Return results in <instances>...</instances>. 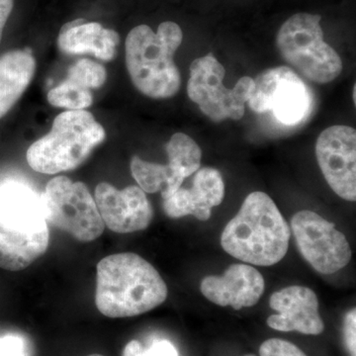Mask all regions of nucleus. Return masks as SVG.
<instances>
[{"mask_svg":"<svg viewBox=\"0 0 356 356\" xmlns=\"http://www.w3.org/2000/svg\"><path fill=\"white\" fill-rule=\"evenodd\" d=\"M168 295L161 274L140 255L112 254L97 264L95 304L106 317L142 315L161 305Z\"/></svg>","mask_w":356,"mask_h":356,"instance_id":"obj_1","label":"nucleus"},{"mask_svg":"<svg viewBox=\"0 0 356 356\" xmlns=\"http://www.w3.org/2000/svg\"><path fill=\"white\" fill-rule=\"evenodd\" d=\"M289 226L273 199L261 191L248 195L221 236L225 252L247 264L271 266L284 259Z\"/></svg>","mask_w":356,"mask_h":356,"instance_id":"obj_2","label":"nucleus"},{"mask_svg":"<svg viewBox=\"0 0 356 356\" xmlns=\"http://www.w3.org/2000/svg\"><path fill=\"white\" fill-rule=\"evenodd\" d=\"M184 34L177 23H161L158 32L139 25L129 32L125 42L126 65L136 88L147 97L166 99L177 95L181 77L173 57Z\"/></svg>","mask_w":356,"mask_h":356,"instance_id":"obj_3","label":"nucleus"},{"mask_svg":"<svg viewBox=\"0 0 356 356\" xmlns=\"http://www.w3.org/2000/svg\"><path fill=\"white\" fill-rule=\"evenodd\" d=\"M106 138L104 128L86 110H69L56 117L50 132L33 143L28 165L35 172L56 175L74 170Z\"/></svg>","mask_w":356,"mask_h":356,"instance_id":"obj_4","label":"nucleus"},{"mask_svg":"<svg viewBox=\"0 0 356 356\" xmlns=\"http://www.w3.org/2000/svg\"><path fill=\"white\" fill-rule=\"evenodd\" d=\"M320 15L297 13L285 21L276 44L285 60L314 83H329L343 72V60L324 41Z\"/></svg>","mask_w":356,"mask_h":356,"instance_id":"obj_5","label":"nucleus"},{"mask_svg":"<svg viewBox=\"0 0 356 356\" xmlns=\"http://www.w3.org/2000/svg\"><path fill=\"white\" fill-rule=\"evenodd\" d=\"M254 81L248 105L257 114H270L282 128L305 123L313 112L312 90L296 72L287 67L264 70Z\"/></svg>","mask_w":356,"mask_h":356,"instance_id":"obj_6","label":"nucleus"},{"mask_svg":"<svg viewBox=\"0 0 356 356\" xmlns=\"http://www.w3.org/2000/svg\"><path fill=\"white\" fill-rule=\"evenodd\" d=\"M226 70L221 63L208 54L196 58L191 65V79L187 84L189 98L211 120L220 123L232 119L240 120L245 115V103L254 90V79L243 76L235 88L222 84Z\"/></svg>","mask_w":356,"mask_h":356,"instance_id":"obj_7","label":"nucleus"},{"mask_svg":"<svg viewBox=\"0 0 356 356\" xmlns=\"http://www.w3.org/2000/svg\"><path fill=\"white\" fill-rule=\"evenodd\" d=\"M44 219L81 242H92L104 231L95 200L83 182L54 177L42 195Z\"/></svg>","mask_w":356,"mask_h":356,"instance_id":"obj_8","label":"nucleus"},{"mask_svg":"<svg viewBox=\"0 0 356 356\" xmlns=\"http://www.w3.org/2000/svg\"><path fill=\"white\" fill-rule=\"evenodd\" d=\"M291 228L299 252L318 273L332 274L350 264L353 252L346 236L317 213L300 211Z\"/></svg>","mask_w":356,"mask_h":356,"instance_id":"obj_9","label":"nucleus"},{"mask_svg":"<svg viewBox=\"0 0 356 356\" xmlns=\"http://www.w3.org/2000/svg\"><path fill=\"white\" fill-rule=\"evenodd\" d=\"M316 156L323 175L334 193L350 202L356 200V132L337 125L320 134Z\"/></svg>","mask_w":356,"mask_h":356,"instance_id":"obj_10","label":"nucleus"},{"mask_svg":"<svg viewBox=\"0 0 356 356\" xmlns=\"http://www.w3.org/2000/svg\"><path fill=\"white\" fill-rule=\"evenodd\" d=\"M95 200L103 222L115 233L143 231L153 220V208L140 187L132 185L119 191L102 182L96 186Z\"/></svg>","mask_w":356,"mask_h":356,"instance_id":"obj_11","label":"nucleus"},{"mask_svg":"<svg viewBox=\"0 0 356 356\" xmlns=\"http://www.w3.org/2000/svg\"><path fill=\"white\" fill-rule=\"evenodd\" d=\"M269 305L277 312L267 318V325L271 329L312 336L324 332V322L318 313V297L310 288L297 285L283 288L271 295Z\"/></svg>","mask_w":356,"mask_h":356,"instance_id":"obj_12","label":"nucleus"},{"mask_svg":"<svg viewBox=\"0 0 356 356\" xmlns=\"http://www.w3.org/2000/svg\"><path fill=\"white\" fill-rule=\"evenodd\" d=\"M264 276L248 264H232L222 275H211L201 281L200 291L216 305L236 310L254 306L264 292Z\"/></svg>","mask_w":356,"mask_h":356,"instance_id":"obj_13","label":"nucleus"},{"mask_svg":"<svg viewBox=\"0 0 356 356\" xmlns=\"http://www.w3.org/2000/svg\"><path fill=\"white\" fill-rule=\"evenodd\" d=\"M224 197L221 173L213 168H203L195 172L191 188L180 187L163 200V207L165 214L173 219L191 215L199 221H207L212 208L220 205Z\"/></svg>","mask_w":356,"mask_h":356,"instance_id":"obj_14","label":"nucleus"},{"mask_svg":"<svg viewBox=\"0 0 356 356\" xmlns=\"http://www.w3.org/2000/svg\"><path fill=\"white\" fill-rule=\"evenodd\" d=\"M120 37L97 22L76 19L65 23L58 34V46L67 55L91 54L102 60H113Z\"/></svg>","mask_w":356,"mask_h":356,"instance_id":"obj_15","label":"nucleus"},{"mask_svg":"<svg viewBox=\"0 0 356 356\" xmlns=\"http://www.w3.org/2000/svg\"><path fill=\"white\" fill-rule=\"evenodd\" d=\"M44 222L43 197L31 187L19 182L0 187V225L6 231H24Z\"/></svg>","mask_w":356,"mask_h":356,"instance_id":"obj_16","label":"nucleus"},{"mask_svg":"<svg viewBox=\"0 0 356 356\" xmlns=\"http://www.w3.org/2000/svg\"><path fill=\"white\" fill-rule=\"evenodd\" d=\"M49 241L47 222L24 231L0 232V267L18 271L31 266L48 250Z\"/></svg>","mask_w":356,"mask_h":356,"instance_id":"obj_17","label":"nucleus"},{"mask_svg":"<svg viewBox=\"0 0 356 356\" xmlns=\"http://www.w3.org/2000/svg\"><path fill=\"white\" fill-rule=\"evenodd\" d=\"M36 70V60L28 50L7 51L0 57V119L20 99Z\"/></svg>","mask_w":356,"mask_h":356,"instance_id":"obj_18","label":"nucleus"},{"mask_svg":"<svg viewBox=\"0 0 356 356\" xmlns=\"http://www.w3.org/2000/svg\"><path fill=\"white\" fill-rule=\"evenodd\" d=\"M131 172L143 191L147 193L161 191L163 199L172 196L184 184L168 165L149 163L139 156H134L131 161Z\"/></svg>","mask_w":356,"mask_h":356,"instance_id":"obj_19","label":"nucleus"},{"mask_svg":"<svg viewBox=\"0 0 356 356\" xmlns=\"http://www.w3.org/2000/svg\"><path fill=\"white\" fill-rule=\"evenodd\" d=\"M166 153L168 156V165L175 177L182 181L200 168L201 149L186 134H175L166 145Z\"/></svg>","mask_w":356,"mask_h":356,"instance_id":"obj_20","label":"nucleus"},{"mask_svg":"<svg viewBox=\"0 0 356 356\" xmlns=\"http://www.w3.org/2000/svg\"><path fill=\"white\" fill-rule=\"evenodd\" d=\"M47 98L53 106L67 110H84L90 107L93 102L91 90L67 79L51 88Z\"/></svg>","mask_w":356,"mask_h":356,"instance_id":"obj_21","label":"nucleus"},{"mask_svg":"<svg viewBox=\"0 0 356 356\" xmlns=\"http://www.w3.org/2000/svg\"><path fill=\"white\" fill-rule=\"evenodd\" d=\"M106 79V70L102 64L83 58L70 67L65 79L91 90L102 88Z\"/></svg>","mask_w":356,"mask_h":356,"instance_id":"obj_22","label":"nucleus"},{"mask_svg":"<svg viewBox=\"0 0 356 356\" xmlns=\"http://www.w3.org/2000/svg\"><path fill=\"white\" fill-rule=\"evenodd\" d=\"M123 356H178L177 348L165 339H154L147 348L140 341H131L123 350Z\"/></svg>","mask_w":356,"mask_h":356,"instance_id":"obj_23","label":"nucleus"},{"mask_svg":"<svg viewBox=\"0 0 356 356\" xmlns=\"http://www.w3.org/2000/svg\"><path fill=\"white\" fill-rule=\"evenodd\" d=\"M259 356H307L298 346L280 339H270L262 343Z\"/></svg>","mask_w":356,"mask_h":356,"instance_id":"obj_24","label":"nucleus"},{"mask_svg":"<svg viewBox=\"0 0 356 356\" xmlns=\"http://www.w3.org/2000/svg\"><path fill=\"white\" fill-rule=\"evenodd\" d=\"M343 337L350 356H356V310L346 314L343 322Z\"/></svg>","mask_w":356,"mask_h":356,"instance_id":"obj_25","label":"nucleus"},{"mask_svg":"<svg viewBox=\"0 0 356 356\" xmlns=\"http://www.w3.org/2000/svg\"><path fill=\"white\" fill-rule=\"evenodd\" d=\"M0 356H27L24 341L16 336L0 337Z\"/></svg>","mask_w":356,"mask_h":356,"instance_id":"obj_26","label":"nucleus"},{"mask_svg":"<svg viewBox=\"0 0 356 356\" xmlns=\"http://www.w3.org/2000/svg\"><path fill=\"white\" fill-rule=\"evenodd\" d=\"M13 6L14 0H0V42L3 34L4 26L13 13Z\"/></svg>","mask_w":356,"mask_h":356,"instance_id":"obj_27","label":"nucleus"},{"mask_svg":"<svg viewBox=\"0 0 356 356\" xmlns=\"http://www.w3.org/2000/svg\"><path fill=\"white\" fill-rule=\"evenodd\" d=\"M355 90H356V86H353V102H355H355H356V92H355Z\"/></svg>","mask_w":356,"mask_h":356,"instance_id":"obj_28","label":"nucleus"},{"mask_svg":"<svg viewBox=\"0 0 356 356\" xmlns=\"http://www.w3.org/2000/svg\"><path fill=\"white\" fill-rule=\"evenodd\" d=\"M88 356H104V355H88Z\"/></svg>","mask_w":356,"mask_h":356,"instance_id":"obj_29","label":"nucleus"},{"mask_svg":"<svg viewBox=\"0 0 356 356\" xmlns=\"http://www.w3.org/2000/svg\"><path fill=\"white\" fill-rule=\"evenodd\" d=\"M247 356H254V355H247Z\"/></svg>","mask_w":356,"mask_h":356,"instance_id":"obj_30","label":"nucleus"}]
</instances>
